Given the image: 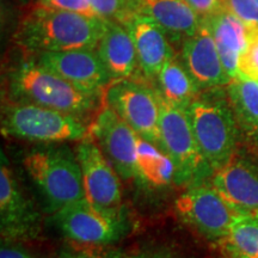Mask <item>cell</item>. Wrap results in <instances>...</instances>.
<instances>
[{
	"label": "cell",
	"mask_w": 258,
	"mask_h": 258,
	"mask_svg": "<svg viewBox=\"0 0 258 258\" xmlns=\"http://www.w3.org/2000/svg\"><path fill=\"white\" fill-rule=\"evenodd\" d=\"M105 25L102 18L51 9L35 0L22 9L15 41L34 54L96 49Z\"/></svg>",
	"instance_id": "1"
},
{
	"label": "cell",
	"mask_w": 258,
	"mask_h": 258,
	"mask_svg": "<svg viewBox=\"0 0 258 258\" xmlns=\"http://www.w3.org/2000/svg\"><path fill=\"white\" fill-rule=\"evenodd\" d=\"M12 102L29 103L85 117L98 108L104 96L88 93L41 66L32 57L21 61L9 74Z\"/></svg>",
	"instance_id": "2"
},
{
	"label": "cell",
	"mask_w": 258,
	"mask_h": 258,
	"mask_svg": "<svg viewBox=\"0 0 258 258\" xmlns=\"http://www.w3.org/2000/svg\"><path fill=\"white\" fill-rule=\"evenodd\" d=\"M186 112L203 158L214 172L220 170L237 153L240 128L226 89L201 90Z\"/></svg>",
	"instance_id": "3"
},
{
	"label": "cell",
	"mask_w": 258,
	"mask_h": 258,
	"mask_svg": "<svg viewBox=\"0 0 258 258\" xmlns=\"http://www.w3.org/2000/svg\"><path fill=\"white\" fill-rule=\"evenodd\" d=\"M24 166L43 199L48 214L86 199L78 157L63 143L31 148L25 154Z\"/></svg>",
	"instance_id": "4"
},
{
	"label": "cell",
	"mask_w": 258,
	"mask_h": 258,
	"mask_svg": "<svg viewBox=\"0 0 258 258\" xmlns=\"http://www.w3.org/2000/svg\"><path fill=\"white\" fill-rule=\"evenodd\" d=\"M50 221L76 244L108 246L131 233L132 221L123 207H101L83 199L50 214Z\"/></svg>",
	"instance_id": "5"
},
{
	"label": "cell",
	"mask_w": 258,
	"mask_h": 258,
	"mask_svg": "<svg viewBox=\"0 0 258 258\" xmlns=\"http://www.w3.org/2000/svg\"><path fill=\"white\" fill-rule=\"evenodd\" d=\"M4 135L43 144L80 141L89 137L90 128L83 117L44 106L15 103L3 109Z\"/></svg>",
	"instance_id": "6"
},
{
	"label": "cell",
	"mask_w": 258,
	"mask_h": 258,
	"mask_svg": "<svg viewBox=\"0 0 258 258\" xmlns=\"http://www.w3.org/2000/svg\"><path fill=\"white\" fill-rule=\"evenodd\" d=\"M158 98L160 104L159 148L175 166V184L191 186L206 183L214 171L200 151L188 112L171 105L159 95Z\"/></svg>",
	"instance_id": "7"
},
{
	"label": "cell",
	"mask_w": 258,
	"mask_h": 258,
	"mask_svg": "<svg viewBox=\"0 0 258 258\" xmlns=\"http://www.w3.org/2000/svg\"><path fill=\"white\" fill-rule=\"evenodd\" d=\"M104 98L139 138L159 147L160 104L153 86L146 80H117L108 86Z\"/></svg>",
	"instance_id": "8"
},
{
	"label": "cell",
	"mask_w": 258,
	"mask_h": 258,
	"mask_svg": "<svg viewBox=\"0 0 258 258\" xmlns=\"http://www.w3.org/2000/svg\"><path fill=\"white\" fill-rule=\"evenodd\" d=\"M176 214L209 241H220L230 231L237 212L211 183L189 186L176 201Z\"/></svg>",
	"instance_id": "9"
},
{
	"label": "cell",
	"mask_w": 258,
	"mask_h": 258,
	"mask_svg": "<svg viewBox=\"0 0 258 258\" xmlns=\"http://www.w3.org/2000/svg\"><path fill=\"white\" fill-rule=\"evenodd\" d=\"M42 218L23 192L2 152L0 161V232L3 240L27 241L41 233Z\"/></svg>",
	"instance_id": "10"
},
{
	"label": "cell",
	"mask_w": 258,
	"mask_h": 258,
	"mask_svg": "<svg viewBox=\"0 0 258 258\" xmlns=\"http://www.w3.org/2000/svg\"><path fill=\"white\" fill-rule=\"evenodd\" d=\"M34 59L41 66L92 95L104 96L105 90L112 83L96 49L41 51L36 53Z\"/></svg>",
	"instance_id": "11"
},
{
	"label": "cell",
	"mask_w": 258,
	"mask_h": 258,
	"mask_svg": "<svg viewBox=\"0 0 258 258\" xmlns=\"http://www.w3.org/2000/svg\"><path fill=\"white\" fill-rule=\"evenodd\" d=\"M90 134L122 179H137L138 135L108 105L99 111Z\"/></svg>",
	"instance_id": "12"
},
{
	"label": "cell",
	"mask_w": 258,
	"mask_h": 258,
	"mask_svg": "<svg viewBox=\"0 0 258 258\" xmlns=\"http://www.w3.org/2000/svg\"><path fill=\"white\" fill-rule=\"evenodd\" d=\"M211 184L238 214H258V157L237 151L224 167L215 171Z\"/></svg>",
	"instance_id": "13"
},
{
	"label": "cell",
	"mask_w": 258,
	"mask_h": 258,
	"mask_svg": "<svg viewBox=\"0 0 258 258\" xmlns=\"http://www.w3.org/2000/svg\"><path fill=\"white\" fill-rule=\"evenodd\" d=\"M82 166L86 198L101 207H118L122 200L121 177L92 137L79 141L76 148Z\"/></svg>",
	"instance_id": "14"
},
{
	"label": "cell",
	"mask_w": 258,
	"mask_h": 258,
	"mask_svg": "<svg viewBox=\"0 0 258 258\" xmlns=\"http://www.w3.org/2000/svg\"><path fill=\"white\" fill-rule=\"evenodd\" d=\"M179 57L201 90L226 88L231 82L217 43L203 23L195 35L182 41Z\"/></svg>",
	"instance_id": "15"
},
{
	"label": "cell",
	"mask_w": 258,
	"mask_h": 258,
	"mask_svg": "<svg viewBox=\"0 0 258 258\" xmlns=\"http://www.w3.org/2000/svg\"><path fill=\"white\" fill-rule=\"evenodd\" d=\"M123 25L133 38L144 79L154 82L164 64L176 56L170 35L152 18L140 14Z\"/></svg>",
	"instance_id": "16"
},
{
	"label": "cell",
	"mask_w": 258,
	"mask_h": 258,
	"mask_svg": "<svg viewBox=\"0 0 258 258\" xmlns=\"http://www.w3.org/2000/svg\"><path fill=\"white\" fill-rule=\"evenodd\" d=\"M96 50L112 82L134 79L140 71L133 38L123 24L106 21L105 30Z\"/></svg>",
	"instance_id": "17"
},
{
	"label": "cell",
	"mask_w": 258,
	"mask_h": 258,
	"mask_svg": "<svg viewBox=\"0 0 258 258\" xmlns=\"http://www.w3.org/2000/svg\"><path fill=\"white\" fill-rule=\"evenodd\" d=\"M137 10L165 29L172 42L192 36L202 25V18L186 0H138Z\"/></svg>",
	"instance_id": "18"
},
{
	"label": "cell",
	"mask_w": 258,
	"mask_h": 258,
	"mask_svg": "<svg viewBox=\"0 0 258 258\" xmlns=\"http://www.w3.org/2000/svg\"><path fill=\"white\" fill-rule=\"evenodd\" d=\"M202 23L211 31L222 64L231 78L237 76L240 54L249 38V28L230 10L211 17L202 18Z\"/></svg>",
	"instance_id": "19"
},
{
	"label": "cell",
	"mask_w": 258,
	"mask_h": 258,
	"mask_svg": "<svg viewBox=\"0 0 258 258\" xmlns=\"http://www.w3.org/2000/svg\"><path fill=\"white\" fill-rule=\"evenodd\" d=\"M154 82V89L161 98L185 111L201 92L179 56L167 61Z\"/></svg>",
	"instance_id": "20"
},
{
	"label": "cell",
	"mask_w": 258,
	"mask_h": 258,
	"mask_svg": "<svg viewBox=\"0 0 258 258\" xmlns=\"http://www.w3.org/2000/svg\"><path fill=\"white\" fill-rule=\"evenodd\" d=\"M226 92L239 127L258 145V80L238 72Z\"/></svg>",
	"instance_id": "21"
},
{
	"label": "cell",
	"mask_w": 258,
	"mask_h": 258,
	"mask_svg": "<svg viewBox=\"0 0 258 258\" xmlns=\"http://www.w3.org/2000/svg\"><path fill=\"white\" fill-rule=\"evenodd\" d=\"M137 179L151 188L175 183V166L159 147L138 138Z\"/></svg>",
	"instance_id": "22"
},
{
	"label": "cell",
	"mask_w": 258,
	"mask_h": 258,
	"mask_svg": "<svg viewBox=\"0 0 258 258\" xmlns=\"http://www.w3.org/2000/svg\"><path fill=\"white\" fill-rule=\"evenodd\" d=\"M226 258H258V214H240L217 243Z\"/></svg>",
	"instance_id": "23"
},
{
	"label": "cell",
	"mask_w": 258,
	"mask_h": 258,
	"mask_svg": "<svg viewBox=\"0 0 258 258\" xmlns=\"http://www.w3.org/2000/svg\"><path fill=\"white\" fill-rule=\"evenodd\" d=\"M102 19L124 24L138 14V0H89Z\"/></svg>",
	"instance_id": "24"
},
{
	"label": "cell",
	"mask_w": 258,
	"mask_h": 258,
	"mask_svg": "<svg viewBox=\"0 0 258 258\" xmlns=\"http://www.w3.org/2000/svg\"><path fill=\"white\" fill-rule=\"evenodd\" d=\"M59 258H131L122 251L108 249L98 245H70L62 247L57 253Z\"/></svg>",
	"instance_id": "25"
},
{
	"label": "cell",
	"mask_w": 258,
	"mask_h": 258,
	"mask_svg": "<svg viewBox=\"0 0 258 258\" xmlns=\"http://www.w3.org/2000/svg\"><path fill=\"white\" fill-rule=\"evenodd\" d=\"M238 72L247 78L258 80V30L249 31L246 47L239 57Z\"/></svg>",
	"instance_id": "26"
},
{
	"label": "cell",
	"mask_w": 258,
	"mask_h": 258,
	"mask_svg": "<svg viewBox=\"0 0 258 258\" xmlns=\"http://www.w3.org/2000/svg\"><path fill=\"white\" fill-rule=\"evenodd\" d=\"M228 10L241 19L250 30H258V3L256 0H227Z\"/></svg>",
	"instance_id": "27"
},
{
	"label": "cell",
	"mask_w": 258,
	"mask_h": 258,
	"mask_svg": "<svg viewBox=\"0 0 258 258\" xmlns=\"http://www.w3.org/2000/svg\"><path fill=\"white\" fill-rule=\"evenodd\" d=\"M36 2L51 9L76 12V14L89 16V17L101 18L96 14V11L89 3V0H36Z\"/></svg>",
	"instance_id": "28"
},
{
	"label": "cell",
	"mask_w": 258,
	"mask_h": 258,
	"mask_svg": "<svg viewBox=\"0 0 258 258\" xmlns=\"http://www.w3.org/2000/svg\"><path fill=\"white\" fill-rule=\"evenodd\" d=\"M201 18L220 14L228 10L227 0H186Z\"/></svg>",
	"instance_id": "29"
},
{
	"label": "cell",
	"mask_w": 258,
	"mask_h": 258,
	"mask_svg": "<svg viewBox=\"0 0 258 258\" xmlns=\"http://www.w3.org/2000/svg\"><path fill=\"white\" fill-rule=\"evenodd\" d=\"M0 258H35L32 254L19 246L17 244H14V241L3 240L2 249H0Z\"/></svg>",
	"instance_id": "30"
},
{
	"label": "cell",
	"mask_w": 258,
	"mask_h": 258,
	"mask_svg": "<svg viewBox=\"0 0 258 258\" xmlns=\"http://www.w3.org/2000/svg\"><path fill=\"white\" fill-rule=\"evenodd\" d=\"M131 258H183L176 251L167 249V247H156V249H148L133 254Z\"/></svg>",
	"instance_id": "31"
},
{
	"label": "cell",
	"mask_w": 258,
	"mask_h": 258,
	"mask_svg": "<svg viewBox=\"0 0 258 258\" xmlns=\"http://www.w3.org/2000/svg\"><path fill=\"white\" fill-rule=\"evenodd\" d=\"M16 2L21 3V4H22V6H24V5H27V4H29V3H30V2H31V0H16Z\"/></svg>",
	"instance_id": "32"
},
{
	"label": "cell",
	"mask_w": 258,
	"mask_h": 258,
	"mask_svg": "<svg viewBox=\"0 0 258 258\" xmlns=\"http://www.w3.org/2000/svg\"><path fill=\"white\" fill-rule=\"evenodd\" d=\"M256 2H257V3H258V0H256Z\"/></svg>",
	"instance_id": "33"
},
{
	"label": "cell",
	"mask_w": 258,
	"mask_h": 258,
	"mask_svg": "<svg viewBox=\"0 0 258 258\" xmlns=\"http://www.w3.org/2000/svg\"><path fill=\"white\" fill-rule=\"evenodd\" d=\"M57 258H59V257H57Z\"/></svg>",
	"instance_id": "34"
}]
</instances>
